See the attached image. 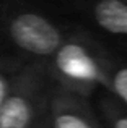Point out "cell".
I'll list each match as a JSON object with an SVG mask.
<instances>
[{"label": "cell", "mask_w": 127, "mask_h": 128, "mask_svg": "<svg viewBox=\"0 0 127 128\" xmlns=\"http://www.w3.org/2000/svg\"><path fill=\"white\" fill-rule=\"evenodd\" d=\"M104 92L127 109V60L114 54L108 65Z\"/></svg>", "instance_id": "6"}, {"label": "cell", "mask_w": 127, "mask_h": 128, "mask_svg": "<svg viewBox=\"0 0 127 128\" xmlns=\"http://www.w3.org/2000/svg\"><path fill=\"white\" fill-rule=\"evenodd\" d=\"M25 62H21L16 57H8V55H0V109L8 96L12 84L15 81L18 72L23 68Z\"/></svg>", "instance_id": "8"}, {"label": "cell", "mask_w": 127, "mask_h": 128, "mask_svg": "<svg viewBox=\"0 0 127 128\" xmlns=\"http://www.w3.org/2000/svg\"><path fill=\"white\" fill-rule=\"evenodd\" d=\"M86 31L109 52L127 55V0H86Z\"/></svg>", "instance_id": "4"}, {"label": "cell", "mask_w": 127, "mask_h": 128, "mask_svg": "<svg viewBox=\"0 0 127 128\" xmlns=\"http://www.w3.org/2000/svg\"><path fill=\"white\" fill-rule=\"evenodd\" d=\"M72 29L36 10H18L5 23L8 42L18 50L16 58L25 63H46Z\"/></svg>", "instance_id": "3"}, {"label": "cell", "mask_w": 127, "mask_h": 128, "mask_svg": "<svg viewBox=\"0 0 127 128\" xmlns=\"http://www.w3.org/2000/svg\"><path fill=\"white\" fill-rule=\"evenodd\" d=\"M54 89L44 63H25L0 109V128H47Z\"/></svg>", "instance_id": "2"}, {"label": "cell", "mask_w": 127, "mask_h": 128, "mask_svg": "<svg viewBox=\"0 0 127 128\" xmlns=\"http://www.w3.org/2000/svg\"><path fill=\"white\" fill-rule=\"evenodd\" d=\"M111 57L112 52L91 32L85 28H73L44 65L59 89L91 99L104 91Z\"/></svg>", "instance_id": "1"}, {"label": "cell", "mask_w": 127, "mask_h": 128, "mask_svg": "<svg viewBox=\"0 0 127 128\" xmlns=\"http://www.w3.org/2000/svg\"><path fill=\"white\" fill-rule=\"evenodd\" d=\"M104 128H127V109L104 91L96 94L93 100Z\"/></svg>", "instance_id": "7"}, {"label": "cell", "mask_w": 127, "mask_h": 128, "mask_svg": "<svg viewBox=\"0 0 127 128\" xmlns=\"http://www.w3.org/2000/svg\"><path fill=\"white\" fill-rule=\"evenodd\" d=\"M47 128H104L93 99L59 89L55 86L49 107Z\"/></svg>", "instance_id": "5"}]
</instances>
